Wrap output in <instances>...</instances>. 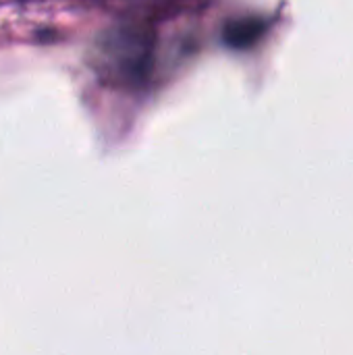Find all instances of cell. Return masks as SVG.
Segmentation results:
<instances>
[{
  "mask_svg": "<svg viewBox=\"0 0 353 355\" xmlns=\"http://www.w3.org/2000/svg\"><path fill=\"white\" fill-rule=\"evenodd\" d=\"M264 25L260 21H254V19H246V21H235L231 25L225 27V42L233 48H246L250 44H254L260 33H262Z\"/></svg>",
  "mask_w": 353,
  "mask_h": 355,
  "instance_id": "obj_1",
  "label": "cell"
}]
</instances>
